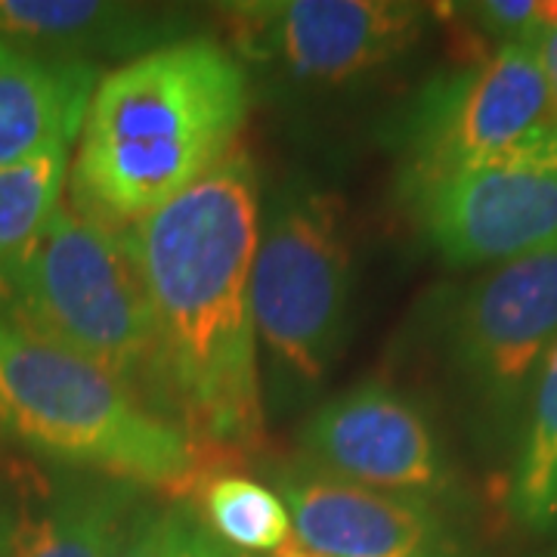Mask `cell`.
<instances>
[{"mask_svg":"<svg viewBox=\"0 0 557 557\" xmlns=\"http://www.w3.org/2000/svg\"><path fill=\"white\" fill-rule=\"evenodd\" d=\"M258 233L248 152H233L131 230L156 325L159 409L199 449H258L263 440L251 307Z\"/></svg>","mask_w":557,"mask_h":557,"instance_id":"1","label":"cell"},{"mask_svg":"<svg viewBox=\"0 0 557 557\" xmlns=\"http://www.w3.org/2000/svg\"><path fill=\"white\" fill-rule=\"evenodd\" d=\"M251 81L223 44H161L102 75L69 171L72 208L134 230L236 152Z\"/></svg>","mask_w":557,"mask_h":557,"instance_id":"2","label":"cell"},{"mask_svg":"<svg viewBox=\"0 0 557 557\" xmlns=\"http://www.w3.org/2000/svg\"><path fill=\"white\" fill-rule=\"evenodd\" d=\"M0 322L97 366L161 416L156 325L131 230L60 205L0 260Z\"/></svg>","mask_w":557,"mask_h":557,"instance_id":"3","label":"cell"},{"mask_svg":"<svg viewBox=\"0 0 557 557\" xmlns=\"http://www.w3.org/2000/svg\"><path fill=\"white\" fill-rule=\"evenodd\" d=\"M0 434L60 468L137 490H196L201 449L127 387L0 322Z\"/></svg>","mask_w":557,"mask_h":557,"instance_id":"4","label":"cell"},{"mask_svg":"<svg viewBox=\"0 0 557 557\" xmlns=\"http://www.w3.org/2000/svg\"><path fill=\"white\" fill-rule=\"evenodd\" d=\"M354 251L335 193L288 183L260 214L251 270L263 409L292 412L338 366L354 319Z\"/></svg>","mask_w":557,"mask_h":557,"instance_id":"5","label":"cell"},{"mask_svg":"<svg viewBox=\"0 0 557 557\" xmlns=\"http://www.w3.org/2000/svg\"><path fill=\"white\" fill-rule=\"evenodd\" d=\"M557 341V242L490 267L446 313V375L486 437H520Z\"/></svg>","mask_w":557,"mask_h":557,"instance_id":"6","label":"cell"},{"mask_svg":"<svg viewBox=\"0 0 557 557\" xmlns=\"http://www.w3.org/2000/svg\"><path fill=\"white\" fill-rule=\"evenodd\" d=\"M555 124L545 72L533 44H502L461 69L431 78L394 131L399 196L493 159Z\"/></svg>","mask_w":557,"mask_h":557,"instance_id":"7","label":"cell"},{"mask_svg":"<svg viewBox=\"0 0 557 557\" xmlns=\"http://www.w3.org/2000/svg\"><path fill=\"white\" fill-rule=\"evenodd\" d=\"M245 60L304 90H338L403 60L431 7L403 0H255L223 7Z\"/></svg>","mask_w":557,"mask_h":557,"instance_id":"8","label":"cell"},{"mask_svg":"<svg viewBox=\"0 0 557 557\" xmlns=\"http://www.w3.org/2000/svg\"><path fill=\"white\" fill-rule=\"evenodd\" d=\"M406 208L449 267H498L557 242V121L493 159L409 196Z\"/></svg>","mask_w":557,"mask_h":557,"instance_id":"9","label":"cell"},{"mask_svg":"<svg viewBox=\"0 0 557 557\" xmlns=\"http://www.w3.org/2000/svg\"><path fill=\"white\" fill-rule=\"evenodd\" d=\"M304 465L375 493L434 502L453 465L428 412L397 384L366 379L329 397L300 428Z\"/></svg>","mask_w":557,"mask_h":557,"instance_id":"10","label":"cell"},{"mask_svg":"<svg viewBox=\"0 0 557 557\" xmlns=\"http://www.w3.org/2000/svg\"><path fill=\"white\" fill-rule=\"evenodd\" d=\"M295 539L317 557H458L434 502L375 493L313 468L273 471Z\"/></svg>","mask_w":557,"mask_h":557,"instance_id":"11","label":"cell"},{"mask_svg":"<svg viewBox=\"0 0 557 557\" xmlns=\"http://www.w3.org/2000/svg\"><path fill=\"white\" fill-rule=\"evenodd\" d=\"M139 498L131 483L72 468L38 478L7 515L3 557H112Z\"/></svg>","mask_w":557,"mask_h":557,"instance_id":"12","label":"cell"},{"mask_svg":"<svg viewBox=\"0 0 557 557\" xmlns=\"http://www.w3.org/2000/svg\"><path fill=\"white\" fill-rule=\"evenodd\" d=\"M94 62L44 57L0 40V168L50 143H75L90 94Z\"/></svg>","mask_w":557,"mask_h":557,"instance_id":"13","label":"cell"},{"mask_svg":"<svg viewBox=\"0 0 557 557\" xmlns=\"http://www.w3.org/2000/svg\"><path fill=\"white\" fill-rule=\"evenodd\" d=\"M168 32L159 10L97 0H0V40L62 60L156 50ZM164 40V38H161Z\"/></svg>","mask_w":557,"mask_h":557,"instance_id":"14","label":"cell"},{"mask_svg":"<svg viewBox=\"0 0 557 557\" xmlns=\"http://www.w3.org/2000/svg\"><path fill=\"white\" fill-rule=\"evenodd\" d=\"M508 511L533 533H557V341L542 362L520 428Z\"/></svg>","mask_w":557,"mask_h":557,"instance_id":"15","label":"cell"},{"mask_svg":"<svg viewBox=\"0 0 557 557\" xmlns=\"http://www.w3.org/2000/svg\"><path fill=\"white\" fill-rule=\"evenodd\" d=\"M193 508L199 520L230 548L248 555H276L285 542L295 539L288 505L276 486H267L245 474H211L196 483Z\"/></svg>","mask_w":557,"mask_h":557,"instance_id":"16","label":"cell"},{"mask_svg":"<svg viewBox=\"0 0 557 557\" xmlns=\"http://www.w3.org/2000/svg\"><path fill=\"white\" fill-rule=\"evenodd\" d=\"M69 152V143H50L0 168V260L20 251L57 214L72 171Z\"/></svg>","mask_w":557,"mask_h":557,"instance_id":"17","label":"cell"},{"mask_svg":"<svg viewBox=\"0 0 557 557\" xmlns=\"http://www.w3.org/2000/svg\"><path fill=\"white\" fill-rule=\"evenodd\" d=\"M461 20L474 22L480 38L502 44H533L542 28V3L536 0H483L456 7Z\"/></svg>","mask_w":557,"mask_h":557,"instance_id":"18","label":"cell"},{"mask_svg":"<svg viewBox=\"0 0 557 557\" xmlns=\"http://www.w3.org/2000/svg\"><path fill=\"white\" fill-rule=\"evenodd\" d=\"M174 527H177V508H161L156 502L139 498L134 515L121 530L112 557H171Z\"/></svg>","mask_w":557,"mask_h":557,"instance_id":"19","label":"cell"},{"mask_svg":"<svg viewBox=\"0 0 557 557\" xmlns=\"http://www.w3.org/2000/svg\"><path fill=\"white\" fill-rule=\"evenodd\" d=\"M171 557H248L220 542L189 505H177V527H174V552Z\"/></svg>","mask_w":557,"mask_h":557,"instance_id":"20","label":"cell"},{"mask_svg":"<svg viewBox=\"0 0 557 557\" xmlns=\"http://www.w3.org/2000/svg\"><path fill=\"white\" fill-rule=\"evenodd\" d=\"M542 72H545V84H548V97H552V115L557 121V25H542L539 35L533 38Z\"/></svg>","mask_w":557,"mask_h":557,"instance_id":"21","label":"cell"},{"mask_svg":"<svg viewBox=\"0 0 557 557\" xmlns=\"http://www.w3.org/2000/svg\"><path fill=\"white\" fill-rule=\"evenodd\" d=\"M270 557H317V555H310V552L300 545L298 539H292V542H285V545L278 548L276 555H270Z\"/></svg>","mask_w":557,"mask_h":557,"instance_id":"22","label":"cell"},{"mask_svg":"<svg viewBox=\"0 0 557 557\" xmlns=\"http://www.w3.org/2000/svg\"><path fill=\"white\" fill-rule=\"evenodd\" d=\"M3 539H7V511H0V557H3Z\"/></svg>","mask_w":557,"mask_h":557,"instance_id":"23","label":"cell"},{"mask_svg":"<svg viewBox=\"0 0 557 557\" xmlns=\"http://www.w3.org/2000/svg\"><path fill=\"white\" fill-rule=\"evenodd\" d=\"M545 557H557V552H552V555H545Z\"/></svg>","mask_w":557,"mask_h":557,"instance_id":"24","label":"cell"},{"mask_svg":"<svg viewBox=\"0 0 557 557\" xmlns=\"http://www.w3.org/2000/svg\"><path fill=\"white\" fill-rule=\"evenodd\" d=\"M248 557H251V555H248Z\"/></svg>","mask_w":557,"mask_h":557,"instance_id":"25","label":"cell"}]
</instances>
